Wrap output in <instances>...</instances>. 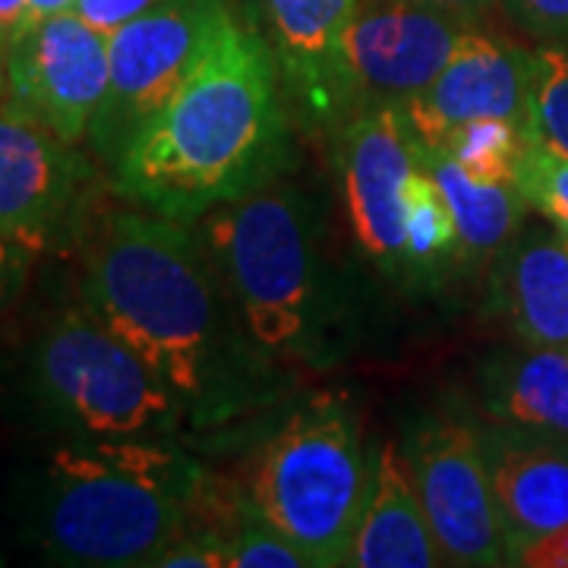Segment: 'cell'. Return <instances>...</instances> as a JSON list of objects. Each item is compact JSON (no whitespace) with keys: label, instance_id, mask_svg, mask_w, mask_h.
Masks as SVG:
<instances>
[{"label":"cell","instance_id":"obj_1","mask_svg":"<svg viewBox=\"0 0 568 568\" xmlns=\"http://www.w3.org/2000/svg\"><path fill=\"white\" fill-rule=\"evenodd\" d=\"M80 304L205 420L231 414L260 376V347L193 224L140 205L99 215L82 241Z\"/></svg>","mask_w":568,"mask_h":568},{"label":"cell","instance_id":"obj_2","mask_svg":"<svg viewBox=\"0 0 568 568\" xmlns=\"http://www.w3.org/2000/svg\"><path fill=\"white\" fill-rule=\"evenodd\" d=\"M284 142L275 54L265 32L234 17L108 178L123 203L196 224L275 181Z\"/></svg>","mask_w":568,"mask_h":568},{"label":"cell","instance_id":"obj_3","mask_svg":"<svg viewBox=\"0 0 568 568\" xmlns=\"http://www.w3.org/2000/svg\"><path fill=\"white\" fill-rule=\"evenodd\" d=\"M203 493V467L159 439H67L26 477L22 530L58 566H152Z\"/></svg>","mask_w":568,"mask_h":568},{"label":"cell","instance_id":"obj_4","mask_svg":"<svg viewBox=\"0 0 568 568\" xmlns=\"http://www.w3.org/2000/svg\"><path fill=\"white\" fill-rule=\"evenodd\" d=\"M17 402L63 439H162L183 420L181 398L82 304L58 310L22 351Z\"/></svg>","mask_w":568,"mask_h":568},{"label":"cell","instance_id":"obj_5","mask_svg":"<svg viewBox=\"0 0 568 568\" xmlns=\"http://www.w3.org/2000/svg\"><path fill=\"white\" fill-rule=\"evenodd\" d=\"M203 244L250 342L272 357L310 361L328 304L304 193L272 181L212 209L203 219Z\"/></svg>","mask_w":568,"mask_h":568},{"label":"cell","instance_id":"obj_6","mask_svg":"<svg viewBox=\"0 0 568 568\" xmlns=\"http://www.w3.org/2000/svg\"><path fill=\"white\" fill-rule=\"evenodd\" d=\"M366 480L369 470L354 414L338 402H316L265 443L250 499L310 566H347Z\"/></svg>","mask_w":568,"mask_h":568},{"label":"cell","instance_id":"obj_7","mask_svg":"<svg viewBox=\"0 0 568 568\" xmlns=\"http://www.w3.org/2000/svg\"><path fill=\"white\" fill-rule=\"evenodd\" d=\"M231 20V0H162L108 36V92L89 130V149L108 174Z\"/></svg>","mask_w":568,"mask_h":568},{"label":"cell","instance_id":"obj_8","mask_svg":"<svg viewBox=\"0 0 568 568\" xmlns=\"http://www.w3.org/2000/svg\"><path fill=\"white\" fill-rule=\"evenodd\" d=\"M102 171L80 145L0 99V237L32 256L82 246Z\"/></svg>","mask_w":568,"mask_h":568},{"label":"cell","instance_id":"obj_9","mask_svg":"<svg viewBox=\"0 0 568 568\" xmlns=\"http://www.w3.org/2000/svg\"><path fill=\"white\" fill-rule=\"evenodd\" d=\"M405 452L446 566H511L484 433L462 420L433 417L410 433Z\"/></svg>","mask_w":568,"mask_h":568},{"label":"cell","instance_id":"obj_10","mask_svg":"<svg viewBox=\"0 0 568 568\" xmlns=\"http://www.w3.org/2000/svg\"><path fill=\"white\" fill-rule=\"evenodd\" d=\"M111 51L108 36L73 10L51 13L13 41L3 99L36 118L61 140L89 142L92 121L108 92Z\"/></svg>","mask_w":568,"mask_h":568},{"label":"cell","instance_id":"obj_11","mask_svg":"<svg viewBox=\"0 0 568 568\" xmlns=\"http://www.w3.org/2000/svg\"><path fill=\"white\" fill-rule=\"evenodd\" d=\"M474 22L417 0H361L345 36L351 111L405 108L439 77Z\"/></svg>","mask_w":568,"mask_h":568},{"label":"cell","instance_id":"obj_12","mask_svg":"<svg viewBox=\"0 0 568 568\" xmlns=\"http://www.w3.org/2000/svg\"><path fill=\"white\" fill-rule=\"evenodd\" d=\"M417 171V133L405 108L379 104L351 118L342 145V186L351 234L366 260L402 265L407 186Z\"/></svg>","mask_w":568,"mask_h":568},{"label":"cell","instance_id":"obj_13","mask_svg":"<svg viewBox=\"0 0 568 568\" xmlns=\"http://www.w3.org/2000/svg\"><path fill=\"white\" fill-rule=\"evenodd\" d=\"M528 80L530 51L470 26L439 77L405 104L407 123L426 145L470 121L525 123Z\"/></svg>","mask_w":568,"mask_h":568},{"label":"cell","instance_id":"obj_14","mask_svg":"<svg viewBox=\"0 0 568 568\" xmlns=\"http://www.w3.org/2000/svg\"><path fill=\"white\" fill-rule=\"evenodd\" d=\"M287 99L310 126L351 114L345 36L361 0H260Z\"/></svg>","mask_w":568,"mask_h":568},{"label":"cell","instance_id":"obj_15","mask_svg":"<svg viewBox=\"0 0 568 568\" xmlns=\"http://www.w3.org/2000/svg\"><path fill=\"white\" fill-rule=\"evenodd\" d=\"M484 443L508 562L515 566L530 540L568 528V443L506 426L493 429Z\"/></svg>","mask_w":568,"mask_h":568},{"label":"cell","instance_id":"obj_16","mask_svg":"<svg viewBox=\"0 0 568 568\" xmlns=\"http://www.w3.org/2000/svg\"><path fill=\"white\" fill-rule=\"evenodd\" d=\"M347 566L357 568H429L446 566L443 547L426 521L417 496L414 467L395 439L373 452L369 480Z\"/></svg>","mask_w":568,"mask_h":568},{"label":"cell","instance_id":"obj_17","mask_svg":"<svg viewBox=\"0 0 568 568\" xmlns=\"http://www.w3.org/2000/svg\"><path fill=\"white\" fill-rule=\"evenodd\" d=\"M480 407L496 426L568 443V347L496 354L480 369Z\"/></svg>","mask_w":568,"mask_h":568},{"label":"cell","instance_id":"obj_18","mask_svg":"<svg viewBox=\"0 0 568 568\" xmlns=\"http://www.w3.org/2000/svg\"><path fill=\"white\" fill-rule=\"evenodd\" d=\"M508 323L525 345L568 347V237L534 234L499 272Z\"/></svg>","mask_w":568,"mask_h":568},{"label":"cell","instance_id":"obj_19","mask_svg":"<svg viewBox=\"0 0 568 568\" xmlns=\"http://www.w3.org/2000/svg\"><path fill=\"white\" fill-rule=\"evenodd\" d=\"M420 168L446 196L452 219L458 227V250L465 256H493L511 241L525 219L528 200L518 183H489L470 178L439 145L417 140Z\"/></svg>","mask_w":568,"mask_h":568},{"label":"cell","instance_id":"obj_20","mask_svg":"<svg viewBox=\"0 0 568 568\" xmlns=\"http://www.w3.org/2000/svg\"><path fill=\"white\" fill-rule=\"evenodd\" d=\"M525 136L568 159V51L540 48L530 51L528 108H525Z\"/></svg>","mask_w":568,"mask_h":568},{"label":"cell","instance_id":"obj_21","mask_svg":"<svg viewBox=\"0 0 568 568\" xmlns=\"http://www.w3.org/2000/svg\"><path fill=\"white\" fill-rule=\"evenodd\" d=\"M470 178L489 183H515L525 130L515 121H470L436 142Z\"/></svg>","mask_w":568,"mask_h":568},{"label":"cell","instance_id":"obj_22","mask_svg":"<svg viewBox=\"0 0 568 568\" xmlns=\"http://www.w3.org/2000/svg\"><path fill=\"white\" fill-rule=\"evenodd\" d=\"M452 253H458V227L452 219V209L433 178L420 168L407 186L402 265L429 268Z\"/></svg>","mask_w":568,"mask_h":568},{"label":"cell","instance_id":"obj_23","mask_svg":"<svg viewBox=\"0 0 568 568\" xmlns=\"http://www.w3.org/2000/svg\"><path fill=\"white\" fill-rule=\"evenodd\" d=\"M209 534L222 537L227 547V568H304L310 566L306 556L294 547L282 530L272 528L263 511L253 506H234L222 518L205 528Z\"/></svg>","mask_w":568,"mask_h":568},{"label":"cell","instance_id":"obj_24","mask_svg":"<svg viewBox=\"0 0 568 568\" xmlns=\"http://www.w3.org/2000/svg\"><path fill=\"white\" fill-rule=\"evenodd\" d=\"M515 183L521 196L568 237V159L525 136Z\"/></svg>","mask_w":568,"mask_h":568},{"label":"cell","instance_id":"obj_25","mask_svg":"<svg viewBox=\"0 0 568 568\" xmlns=\"http://www.w3.org/2000/svg\"><path fill=\"white\" fill-rule=\"evenodd\" d=\"M528 36L568 51V0H499Z\"/></svg>","mask_w":568,"mask_h":568},{"label":"cell","instance_id":"obj_26","mask_svg":"<svg viewBox=\"0 0 568 568\" xmlns=\"http://www.w3.org/2000/svg\"><path fill=\"white\" fill-rule=\"evenodd\" d=\"M162 0H73V13L85 20L92 29H99L104 36L118 32L121 26L142 17L145 10H152Z\"/></svg>","mask_w":568,"mask_h":568},{"label":"cell","instance_id":"obj_27","mask_svg":"<svg viewBox=\"0 0 568 568\" xmlns=\"http://www.w3.org/2000/svg\"><path fill=\"white\" fill-rule=\"evenodd\" d=\"M32 260H36L32 253H26L22 246L0 237V320L20 301L26 278H29V268H32Z\"/></svg>","mask_w":568,"mask_h":568},{"label":"cell","instance_id":"obj_28","mask_svg":"<svg viewBox=\"0 0 568 568\" xmlns=\"http://www.w3.org/2000/svg\"><path fill=\"white\" fill-rule=\"evenodd\" d=\"M515 566L568 568V528H559L530 540L528 547L515 556Z\"/></svg>","mask_w":568,"mask_h":568},{"label":"cell","instance_id":"obj_29","mask_svg":"<svg viewBox=\"0 0 568 568\" xmlns=\"http://www.w3.org/2000/svg\"><path fill=\"white\" fill-rule=\"evenodd\" d=\"M29 0H0V99H3V73H7V58L10 48L20 36L22 17H26Z\"/></svg>","mask_w":568,"mask_h":568},{"label":"cell","instance_id":"obj_30","mask_svg":"<svg viewBox=\"0 0 568 568\" xmlns=\"http://www.w3.org/2000/svg\"><path fill=\"white\" fill-rule=\"evenodd\" d=\"M417 3L439 7V10H448V13H455V17H465L467 22H474V26H477V22L484 20L499 0H417Z\"/></svg>","mask_w":568,"mask_h":568},{"label":"cell","instance_id":"obj_31","mask_svg":"<svg viewBox=\"0 0 568 568\" xmlns=\"http://www.w3.org/2000/svg\"><path fill=\"white\" fill-rule=\"evenodd\" d=\"M73 7V0H29V7H26V17H22L20 26V36L29 29V26H36V22L48 20L51 13H61V10H70ZM17 36V39H20Z\"/></svg>","mask_w":568,"mask_h":568}]
</instances>
